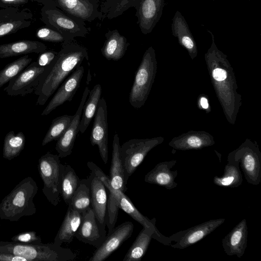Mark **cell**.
Listing matches in <instances>:
<instances>
[{"instance_id":"cell-39","label":"cell","mask_w":261,"mask_h":261,"mask_svg":"<svg viewBox=\"0 0 261 261\" xmlns=\"http://www.w3.org/2000/svg\"><path fill=\"white\" fill-rule=\"evenodd\" d=\"M37 37L46 41L52 42H67L64 36L59 32L47 28L39 29L37 32Z\"/></svg>"},{"instance_id":"cell-28","label":"cell","mask_w":261,"mask_h":261,"mask_svg":"<svg viewBox=\"0 0 261 261\" xmlns=\"http://www.w3.org/2000/svg\"><path fill=\"white\" fill-rule=\"evenodd\" d=\"M43 43L30 40H21L0 45V58L25 55L29 53H42L46 49Z\"/></svg>"},{"instance_id":"cell-20","label":"cell","mask_w":261,"mask_h":261,"mask_svg":"<svg viewBox=\"0 0 261 261\" xmlns=\"http://www.w3.org/2000/svg\"><path fill=\"white\" fill-rule=\"evenodd\" d=\"M91 207L98 221L106 225L108 194L107 188L99 177L91 170L89 176Z\"/></svg>"},{"instance_id":"cell-45","label":"cell","mask_w":261,"mask_h":261,"mask_svg":"<svg viewBox=\"0 0 261 261\" xmlns=\"http://www.w3.org/2000/svg\"><path fill=\"white\" fill-rule=\"evenodd\" d=\"M191 1H195V0H191ZM211 1H216V0H211Z\"/></svg>"},{"instance_id":"cell-26","label":"cell","mask_w":261,"mask_h":261,"mask_svg":"<svg viewBox=\"0 0 261 261\" xmlns=\"http://www.w3.org/2000/svg\"><path fill=\"white\" fill-rule=\"evenodd\" d=\"M82 218L81 213L68 205L67 212L55 238L54 243L61 246L63 243H71L81 224Z\"/></svg>"},{"instance_id":"cell-37","label":"cell","mask_w":261,"mask_h":261,"mask_svg":"<svg viewBox=\"0 0 261 261\" xmlns=\"http://www.w3.org/2000/svg\"><path fill=\"white\" fill-rule=\"evenodd\" d=\"M109 197L108 199L107 210V222L109 228L108 233H110L114 229L117 218L118 212L119 207L118 203L112 195L109 192Z\"/></svg>"},{"instance_id":"cell-8","label":"cell","mask_w":261,"mask_h":261,"mask_svg":"<svg viewBox=\"0 0 261 261\" xmlns=\"http://www.w3.org/2000/svg\"><path fill=\"white\" fill-rule=\"evenodd\" d=\"M229 155L240 163L247 181L253 185L261 182V152L256 141L246 139Z\"/></svg>"},{"instance_id":"cell-5","label":"cell","mask_w":261,"mask_h":261,"mask_svg":"<svg viewBox=\"0 0 261 261\" xmlns=\"http://www.w3.org/2000/svg\"><path fill=\"white\" fill-rule=\"evenodd\" d=\"M156 70L155 50L150 46L143 56L129 93V102L134 108H141L146 101L154 81Z\"/></svg>"},{"instance_id":"cell-9","label":"cell","mask_w":261,"mask_h":261,"mask_svg":"<svg viewBox=\"0 0 261 261\" xmlns=\"http://www.w3.org/2000/svg\"><path fill=\"white\" fill-rule=\"evenodd\" d=\"M164 141L163 137L133 139L120 146V155L128 178L142 163L148 153Z\"/></svg>"},{"instance_id":"cell-36","label":"cell","mask_w":261,"mask_h":261,"mask_svg":"<svg viewBox=\"0 0 261 261\" xmlns=\"http://www.w3.org/2000/svg\"><path fill=\"white\" fill-rule=\"evenodd\" d=\"M32 61L28 55H25L7 64L0 71V88L19 74Z\"/></svg>"},{"instance_id":"cell-35","label":"cell","mask_w":261,"mask_h":261,"mask_svg":"<svg viewBox=\"0 0 261 261\" xmlns=\"http://www.w3.org/2000/svg\"><path fill=\"white\" fill-rule=\"evenodd\" d=\"M73 117V115H64L53 119L43 139L42 145L44 146L54 140L57 141L68 128Z\"/></svg>"},{"instance_id":"cell-4","label":"cell","mask_w":261,"mask_h":261,"mask_svg":"<svg viewBox=\"0 0 261 261\" xmlns=\"http://www.w3.org/2000/svg\"><path fill=\"white\" fill-rule=\"evenodd\" d=\"M0 251L22 256L28 261H68L76 257L71 249L54 243L29 244L0 241Z\"/></svg>"},{"instance_id":"cell-46","label":"cell","mask_w":261,"mask_h":261,"mask_svg":"<svg viewBox=\"0 0 261 261\" xmlns=\"http://www.w3.org/2000/svg\"><path fill=\"white\" fill-rule=\"evenodd\" d=\"M248 1H251V0H248Z\"/></svg>"},{"instance_id":"cell-16","label":"cell","mask_w":261,"mask_h":261,"mask_svg":"<svg viewBox=\"0 0 261 261\" xmlns=\"http://www.w3.org/2000/svg\"><path fill=\"white\" fill-rule=\"evenodd\" d=\"M51 24L59 31L67 41L74 40L76 37H85L88 30L85 27L84 21L75 19L66 15L57 9L47 11Z\"/></svg>"},{"instance_id":"cell-24","label":"cell","mask_w":261,"mask_h":261,"mask_svg":"<svg viewBox=\"0 0 261 261\" xmlns=\"http://www.w3.org/2000/svg\"><path fill=\"white\" fill-rule=\"evenodd\" d=\"M171 31L179 44L187 50L191 59L194 60L198 54L197 44L185 17L179 11H176L172 18Z\"/></svg>"},{"instance_id":"cell-23","label":"cell","mask_w":261,"mask_h":261,"mask_svg":"<svg viewBox=\"0 0 261 261\" xmlns=\"http://www.w3.org/2000/svg\"><path fill=\"white\" fill-rule=\"evenodd\" d=\"M56 1L65 12L83 21H91L100 15L95 0Z\"/></svg>"},{"instance_id":"cell-2","label":"cell","mask_w":261,"mask_h":261,"mask_svg":"<svg viewBox=\"0 0 261 261\" xmlns=\"http://www.w3.org/2000/svg\"><path fill=\"white\" fill-rule=\"evenodd\" d=\"M65 42L53 61L46 66L39 84L34 91L38 96L37 105H44L62 82L83 61L88 60L87 49L73 42Z\"/></svg>"},{"instance_id":"cell-19","label":"cell","mask_w":261,"mask_h":261,"mask_svg":"<svg viewBox=\"0 0 261 261\" xmlns=\"http://www.w3.org/2000/svg\"><path fill=\"white\" fill-rule=\"evenodd\" d=\"M215 141L213 136L203 130H191L173 138L169 145L173 148L182 151L201 149L212 146Z\"/></svg>"},{"instance_id":"cell-17","label":"cell","mask_w":261,"mask_h":261,"mask_svg":"<svg viewBox=\"0 0 261 261\" xmlns=\"http://www.w3.org/2000/svg\"><path fill=\"white\" fill-rule=\"evenodd\" d=\"M165 0H138L137 14L139 27L144 34L151 32L159 21Z\"/></svg>"},{"instance_id":"cell-18","label":"cell","mask_w":261,"mask_h":261,"mask_svg":"<svg viewBox=\"0 0 261 261\" xmlns=\"http://www.w3.org/2000/svg\"><path fill=\"white\" fill-rule=\"evenodd\" d=\"M90 90L86 87L82 96L79 106L64 133L57 140L56 150L61 158L69 155L72 151L74 141L79 132V126L83 107L88 97Z\"/></svg>"},{"instance_id":"cell-27","label":"cell","mask_w":261,"mask_h":261,"mask_svg":"<svg viewBox=\"0 0 261 261\" xmlns=\"http://www.w3.org/2000/svg\"><path fill=\"white\" fill-rule=\"evenodd\" d=\"M106 41L101 49L102 56L108 60L118 61L124 55L128 44L125 37L117 30L109 31Z\"/></svg>"},{"instance_id":"cell-25","label":"cell","mask_w":261,"mask_h":261,"mask_svg":"<svg viewBox=\"0 0 261 261\" xmlns=\"http://www.w3.org/2000/svg\"><path fill=\"white\" fill-rule=\"evenodd\" d=\"M120 141L117 134L113 137L112 154L109 179L113 188L125 193L127 190L128 178L126 176L120 153Z\"/></svg>"},{"instance_id":"cell-14","label":"cell","mask_w":261,"mask_h":261,"mask_svg":"<svg viewBox=\"0 0 261 261\" xmlns=\"http://www.w3.org/2000/svg\"><path fill=\"white\" fill-rule=\"evenodd\" d=\"M134 231V224L126 221L114 228L108 233L100 247L96 248L89 261H103L129 239Z\"/></svg>"},{"instance_id":"cell-10","label":"cell","mask_w":261,"mask_h":261,"mask_svg":"<svg viewBox=\"0 0 261 261\" xmlns=\"http://www.w3.org/2000/svg\"><path fill=\"white\" fill-rule=\"evenodd\" d=\"M45 68L36 62L31 63L9 82L4 90L9 96H24L34 92Z\"/></svg>"},{"instance_id":"cell-40","label":"cell","mask_w":261,"mask_h":261,"mask_svg":"<svg viewBox=\"0 0 261 261\" xmlns=\"http://www.w3.org/2000/svg\"><path fill=\"white\" fill-rule=\"evenodd\" d=\"M57 55L58 53L56 51H44L39 56L37 63L41 66L46 67L53 61Z\"/></svg>"},{"instance_id":"cell-1","label":"cell","mask_w":261,"mask_h":261,"mask_svg":"<svg viewBox=\"0 0 261 261\" xmlns=\"http://www.w3.org/2000/svg\"><path fill=\"white\" fill-rule=\"evenodd\" d=\"M207 32L211 36L212 43L204 54L207 69L224 116L233 125L242 106V96L238 93L233 69L227 56L218 48L212 32Z\"/></svg>"},{"instance_id":"cell-12","label":"cell","mask_w":261,"mask_h":261,"mask_svg":"<svg viewBox=\"0 0 261 261\" xmlns=\"http://www.w3.org/2000/svg\"><path fill=\"white\" fill-rule=\"evenodd\" d=\"M225 221V219L224 218L212 219L173 233L169 237L176 243L170 246L175 249H185L202 240Z\"/></svg>"},{"instance_id":"cell-43","label":"cell","mask_w":261,"mask_h":261,"mask_svg":"<svg viewBox=\"0 0 261 261\" xmlns=\"http://www.w3.org/2000/svg\"><path fill=\"white\" fill-rule=\"evenodd\" d=\"M198 103L199 106V108L200 109H202L206 112V113H208L210 111V105L208 103V100L207 97L204 95H199Z\"/></svg>"},{"instance_id":"cell-11","label":"cell","mask_w":261,"mask_h":261,"mask_svg":"<svg viewBox=\"0 0 261 261\" xmlns=\"http://www.w3.org/2000/svg\"><path fill=\"white\" fill-rule=\"evenodd\" d=\"M90 140L92 146L97 145L104 163L108 160V123L107 103L104 97L100 98L94 117Z\"/></svg>"},{"instance_id":"cell-33","label":"cell","mask_w":261,"mask_h":261,"mask_svg":"<svg viewBox=\"0 0 261 261\" xmlns=\"http://www.w3.org/2000/svg\"><path fill=\"white\" fill-rule=\"evenodd\" d=\"M25 143V137L21 132L15 134L14 131L8 133L4 139L3 158L11 160L17 156L23 149Z\"/></svg>"},{"instance_id":"cell-32","label":"cell","mask_w":261,"mask_h":261,"mask_svg":"<svg viewBox=\"0 0 261 261\" xmlns=\"http://www.w3.org/2000/svg\"><path fill=\"white\" fill-rule=\"evenodd\" d=\"M68 205L81 214L91 207L90 182L89 177L80 180V185Z\"/></svg>"},{"instance_id":"cell-38","label":"cell","mask_w":261,"mask_h":261,"mask_svg":"<svg viewBox=\"0 0 261 261\" xmlns=\"http://www.w3.org/2000/svg\"><path fill=\"white\" fill-rule=\"evenodd\" d=\"M11 241L16 243L29 244H40L42 243L41 237L35 231L20 232L11 238Z\"/></svg>"},{"instance_id":"cell-34","label":"cell","mask_w":261,"mask_h":261,"mask_svg":"<svg viewBox=\"0 0 261 261\" xmlns=\"http://www.w3.org/2000/svg\"><path fill=\"white\" fill-rule=\"evenodd\" d=\"M80 180L74 170L68 165H65L61 181V197L68 205L78 188Z\"/></svg>"},{"instance_id":"cell-15","label":"cell","mask_w":261,"mask_h":261,"mask_svg":"<svg viewBox=\"0 0 261 261\" xmlns=\"http://www.w3.org/2000/svg\"><path fill=\"white\" fill-rule=\"evenodd\" d=\"M84 74V67L80 66L77 67L57 89L55 94L41 113V115H47L66 101H71L80 86Z\"/></svg>"},{"instance_id":"cell-22","label":"cell","mask_w":261,"mask_h":261,"mask_svg":"<svg viewBox=\"0 0 261 261\" xmlns=\"http://www.w3.org/2000/svg\"><path fill=\"white\" fill-rule=\"evenodd\" d=\"M177 161L173 160L158 163L155 167L145 176V182L157 185L171 190L177 186L175 179L177 176V170L172 171Z\"/></svg>"},{"instance_id":"cell-31","label":"cell","mask_w":261,"mask_h":261,"mask_svg":"<svg viewBox=\"0 0 261 261\" xmlns=\"http://www.w3.org/2000/svg\"><path fill=\"white\" fill-rule=\"evenodd\" d=\"M102 89L100 84H96L89 92L88 98L83 107L80 120L79 131L85 133L95 114L98 103L100 99Z\"/></svg>"},{"instance_id":"cell-3","label":"cell","mask_w":261,"mask_h":261,"mask_svg":"<svg viewBox=\"0 0 261 261\" xmlns=\"http://www.w3.org/2000/svg\"><path fill=\"white\" fill-rule=\"evenodd\" d=\"M38 188L34 179L28 176L21 180L0 203V219L18 221L36 213L33 199Z\"/></svg>"},{"instance_id":"cell-42","label":"cell","mask_w":261,"mask_h":261,"mask_svg":"<svg viewBox=\"0 0 261 261\" xmlns=\"http://www.w3.org/2000/svg\"><path fill=\"white\" fill-rule=\"evenodd\" d=\"M0 261H28L22 256L0 251Z\"/></svg>"},{"instance_id":"cell-6","label":"cell","mask_w":261,"mask_h":261,"mask_svg":"<svg viewBox=\"0 0 261 261\" xmlns=\"http://www.w3.org/2000/svg\"><path fill=\"white\" fill-rule=\"evenodd\" d=\"M87 164L89 169L95 172L105 184L108 191L115 197L119 208L122 209L135 220L141 224L143 227L152 229L154 232L153 239L164 245H171L172 241L170 238L163 235L156 227V219L155 218L149 219L146 216H144L135 207L124 193L113 188L111 185L109 178L95 163L92 162H88Z\"/></svg>"},{"instance_id":"cell-7","label":"cell","mask_w":261,"mask_h":261,"mask_svg":"<svg viewBox=\"0 0 261 261\" xmlns=\"http://www.w3.org/2000/svg\"><path fill=\"white\" fill-rule=\"evenodd\" d=\"M65 165L60 157L47 152L38 161V169L43 182L42 192L53 205H57L61 197V181Z\"/></svg>"},{"instance_id":"cell-41","label":"cell","mask_w":261,"mask_h":261,"mask_svg":"<svg viewBox=\"0 0 261 261\" xmlns=\"http://www.w3.org/2000/svg\"><path fill=\"white\" fill-rule=\"evenodd\" d=\"M20 25L19 22H8L0 24V37L12 32Z\"/></svg>"},{"instance_id":"cell-29","label":"cell","mask_w":261,"mask_h":261,"mask_svg":"<svg viewBox=\"0 0 261 261\" xmlns=\"http://www.w3.org/2000/svg\"><path fill=\"white\" fill-rule=\"evenodd\" d=\"M214 183L220 187L237 188L243 182V176L239 161L228 155L227 163L225 166L224 173L221 176H215Z\"/></svg>"},{"instance_id":"cell-21","label":"cell","mask_w":261,"mask_h":261,"mask_svg":"<svg viewBox=\"0 0 261 261\" xmlns=\"http://www.w3.org/2000/svg\"><path fill=\"white\" fill-rule=\"evenodd\" d=\"M248 233L246 220L243 219L222 240V246L226 254L241 257L247 247Z\"/></svg>"},{"instance_id":"cell-44","label":"cell","mask_w":261,"mask_h":261,"mask_svg":"<svg viewBox=\"0 0 261 261\" xmlns=\"http://www.w3.org/2000/svg\"><path fill=\"white\" fill-rule=\"evenodd\" d=\"M6 2H14V1H15L16 0H4Z\"/></svg>"},{"instance_id":"cell-13","label":"cell","mask_w":261,"mask_h":261,"mask_svg":"<svg viewBox=\"0 0 261 261\" xmlns=\"http://www.w3.org/2000/svg\"><path fill=\"white\" fill-rule=\"evenodd\" d=\"M82 215L81 224L74 237L79 241L98 248L106 237V226L98 221L91 207Z\"/></svg>"},{"instance_id":"cell-30","label":"cell","mask_w":261,"mask_h":261,"mask_svg":"<svg viewBox=\"0 0 261 261\" xmlns=\"http://www.w3.org/2000/svg\"><path fill=\"white\" fill-rule=\"evenodd\" d=\"M154 235V232L152 229L143 227L124 256L123 261L141 260L145 255Z\"/></svg>"}]
</instances>
